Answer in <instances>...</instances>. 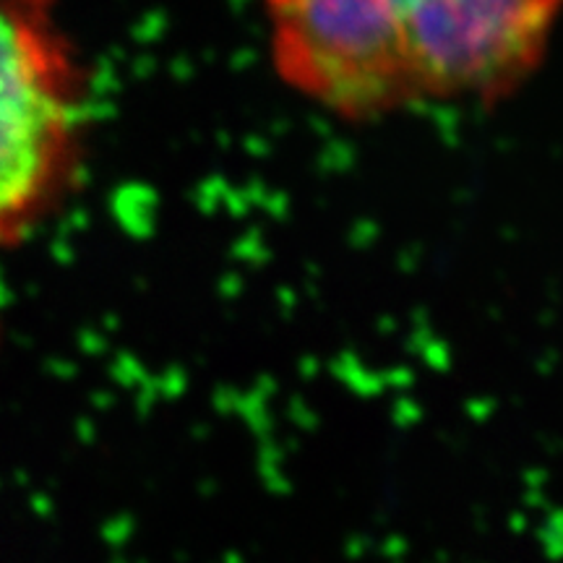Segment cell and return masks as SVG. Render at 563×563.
<instances>
[{
	"instance_id": "cell-1",
	"label": "cell",
	"mask_w": 563,
	"mask_h": 563,
	"mask_svg": "<svg viewBox=\"0 0 563 563\" xmlns=\"http://www.w3.org/2000/svg\"><path fill=\"white\" fill-rule=\"evenodd\" d=\"M287 89L347 123L498 102L543 66L563 0H262Z\"/></svg>"
},
{
	"instance_id": "cell-2",
	"label": "cell",
	"mask_w": 563,
	"mask_h": 563,
	"mask_svg": "<svg viewBox=\"0 0 563 563\" xmlns=\"http://www.w3.org/2000/svg\"><path fill=\"white\" fill-rule=\"evenodd\" d=\"M91 104L58 0H0V249L30 241L79 188Z\"/></svg>"
}]
</instances>
